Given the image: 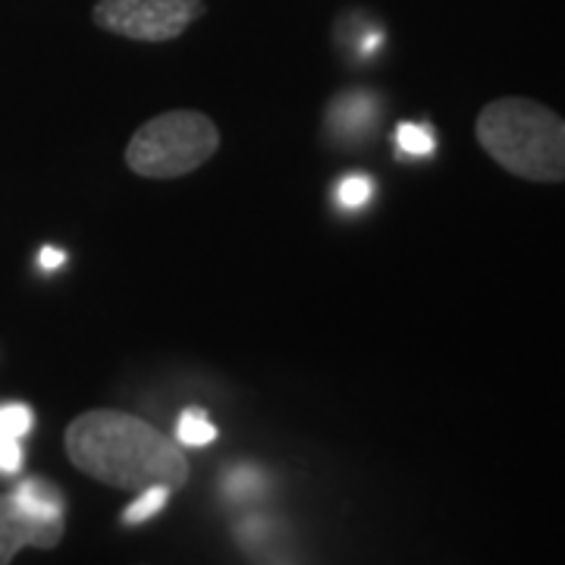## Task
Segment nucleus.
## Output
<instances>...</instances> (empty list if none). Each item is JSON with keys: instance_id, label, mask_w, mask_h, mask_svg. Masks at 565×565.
<instances>
[{"instance_id": "9b49d317", "label": "nucleus", "mask_w": 565, "mask_h": 565, "mask_svg": "<svg viewBox=\"0 0 565 565\" xmlns=\"http://www.w3.org/2000/svg\"><path fill=\"white\" fill-rule=\"evenodd\" d=\"M371 195H374V182L367 180L364 173H352V177H345L340 182V189H337V199L343 207H362V204L371 202Z\"/></svg>"}, {"instance_id": "7ed1b4c3", "label": "nucleus", "mask_w": 565, "mask_h": 565, "mask_svg": "<svg viewBox=\"0 0 565 565\" xmlns=\"http://www.w3.org/2000/svg\"><path fill=\"white\" fill-rule=\"evenodd\" d=\"M221 129L199 110H167L136 129L126 145V167L145 180H180L211 161Z\"/></svg>"}, {"instance_id": "f03ea898", "label": "nucleus", "mask_w": 565, "mask_h": 565, "mask_svg": "<svg viewBox=\"0 0 565 565\" xmlns=\"http://www.w3.org/2000/svg\"><path fill=\"white\" fill-rule=\"evenodd\" d=\"M478 145L505 173L527 182H565V120L531 98H497L478 114Z\"/></svg>"}, {"instance_id": "423d86ee", "label": "nucleus", "mask_w": 565, "mask_h": 565, "mask_svg": "<svg viewBox=\"0 0 565 565\" xmlns=\"http://www.w3.org/2000/svg\"><path fill=\"white\" fill-rule=\"evenodd\" d=\"M374 117H377V107L364 95H349V98H340V104L330 107V126L337 132H359L364 126H371Z\"/></svg>"}, {"instance_id": "1a4fd4ad", "label": "nucleus", "mask_w": 565, "mask_h": 565, "mask_svg": "<svg viewBox=\"0 0 565 565\" xmlns=\"http://www.w3.org/2000/svg\"><path fill=\"white\" fill-rule=\"evenodd\" d=\"M396 141H399V151L415 154V158H424V154L434 151V136L424 126H418V122H403L396 129Z\"/></svg>"}, {"instance_id": "4468645a", "label": "nucleus", "mask_w": 565, "mask_h": 565, "mask_svg": "<svg viewBox=\"0 0 565 565\" xmlns=\"http://www.w3.org/2000/svg\"><path fill=\"white\" fill-rule=\"evenodd\" d=\"M63 258H66V255H63L61 248H51V245H47V248H41L39 264L44 270H54V267H61Z\"/></svg>"}, {"instance_id": "9d476101", "label": "nucleus", "mask_w": 565, "mask_h": 565, "mask_svg": "<svg viewBox=\"0 0 565 565\" xmlns=\"http://www.w3.org/2000/svg\"><path fill=\"white\" fill-rule=\"evenodd\" d=\"M32 408H25L20 403H10V405H0V434L3 437H25L29 430H32Z\"/></svg>"}, {"instance_id": "39448f33", "label": "nucleus", "mask_w": 565, "mask_h": 565, "mask_svg": "<svg viewBox=\"0 0 565 565\" xmlns=\"http://www.w3.org/2000/svg\"><path fill=\"white\" fill-rule=\"evenodd\" d=\"M202 17L204 0H98L92 10L98 29L145 44L180 39Z\"/></svg>"}, {"instance_id": "f257e3e1", "label": "nucleus", "mask_w": 565, "mask_h": 565, "mask_svg": "<svg viewBox=\"0 0 565 565\" xmlns=\"http://www.w3.org/2000/svg\"><path fill=\"white\" fill-rule=\"evenodd\" d=\"M63 446L82 475L117 490L139 493L154 484L180 490L189 481V459L180 444L129 412H85L70 422Z\"/></svg>"}, {"instance_id": "f8f14e48", "label": "nucleus", "mask_w": 565, "mask_h": 565, "mask_svg": "<svg viewBox=\"0 0 565 565\" xmlns=\"http://www.w3.org/2000/svg\"><path fill=\"white\" fill-rule=\"evenodd\" d=\"M226 490L236 497V500H243V497H252V493H258L262 490V475H255V471H248V468H239L236 475H230V481H226Z\"/></svg>"}, {"instance_id": "0eeeda50", "label": "nucleus", "mask_w": 565, "mask_h": 565, "mask_svg": "<svg viewBox=\"0 0 565 565\" xmlns=\"http://www.w3.org/2000/svg\"><path fill=\"white\" fill-rule=\"evenodd\" d=\"M177 440L182 446H207L217 440V427L204 415L202 408H189L182 412L180 424H177Z\"/></svg>"}, {"instance_id": "ddd939ff", "label": "nucleus", "mask_w": 565, "mask_h": 565, "mask_svg": "<svg viewBox=\"0 0 565 565\" xmlns=\"http://www.w3.org/2000/svg\"><path fill=\"white\" fill-rule=\"evenodd\" d=\"M20 465H22L20 440H17V437H3V434H0V471L13 475V471H20Z\"/></svg>"}, {"instance_id": "6e6552de", "label": "nucleus", "mask_w": 565, "mask_h": 565, "mask_svg": "<svg viewBox=\"0 0 565 565\" xmlns=\"http://www.w3.org/2000/svg\"><path fill=\"white\" fill-rule=\"evenodd\" d=\"M170 493H173V490L163 484L145 487V490H139V500L129 505L126 512H122V522H126V525H141V522H148L151 515H158L163 505H167Z\"/></svg>"}, {"instance_id": "20e7f679", "label": "nucleus", "mask_w": 565, "mask_h": 565, "mask_svg": "<svg viewBox=\"0 0 565 565\" xmlns=\"http://www.w3.org/2000/svg\"><path fill=\"white\" fill-rule=\"evenodd\" d=\"M63 541L61 493L41 478H29L0 493V565L13 563L25 546L54 550Z\"/></svg>"}]
</instances>
